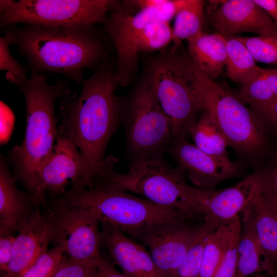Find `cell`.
<instances>
[{
    "label": "cell",
    "mask_w": 277,
    "mask_h": 277,
    "mask_svg": "<svg viewBox=\"0 0 277 277\" xmlns=\"http://www.w3.org/2000/svg\"><path fill=\"white\" fill-rule=\"evenodd\" d=\"M118 3L103 23L105 31L116 54L114 73L116 88L127 86L136 73L138 63L137 45L144 28L156 20L169 22L175 16L178 10L175 0H165L160 6L132 14L123 10Z\"/></svg>",
    "instance_id": "8fae6325"
},
{
    "label": "cell",
    "mask_w": 277,
    "mask_h": 277,
    "mask_svg": "<svg viewBox=\"0 0 277 277\" xmlns=\"http://www.w3.org/2000/svg\"><path fill=\"white\" fill-rule=\"evenodd\" d=\"M229 224L218 226L208 235L203 252L200 277H213L227 246Z\"/></svg>",
    "instance_id": "484cf974"
},
{
    "label": "cell",
    "mask_w": 277,
    "mask_h": 277,
    "mask_svg": "<svg viewBox=\"0 0 277 277\" xmlns=\"http://www.w3.org/2000/svg\"><path fill=\"white\" fill-rule=\"evenodd\" d=\"M271 277H275V276L274 275H273V276H271Z\"/></svg>",
    "instance_id": "60d3db41"
},
{
    "label": "cell",
    "mask_w": 277,
    "mask_h": 277,
    "mask_svg": "<svg viewBox=\"0 0 277 277\" xmlns=\"http://www.w3.org/2000/svg\"><path fill=\"white\" fill-rule=\"evenodd\" d=\"M114 73L105 63L81 83L79 96L72 90L60 100L58 135L97 167L106 163L108 144L121 121Z\"/></svg>",
    "instance_id": "7a4b0ae2"
},
{
    "label": "cell",
    "mask_w": 277,
    "mask_h": 277,
    "mask_svg": "<svg viewBox=\"0 0 277 277\" xmlns=\"http://www.w3.org/2000/svg\"><path fill=\"white\" fill-rule=\"evenodd\" d=\"M228 240L223 257L213 277H234L238 265V245L242 223L238 216L229 224Z\"/></svg>",
    "instance_id": "f1b7e54d"
},
{
    "label": "cell",
    "mask_w": 277,
    "mask_h": 277,
    "mask_svg": "<svg viewBox=\"0 0 277 277\" xmlns=\"http://www.w3.org/2000/svg\"><path fill=\"white\" fill-rule=\"evenodd\" d=\"M262 74L269 84L274 95L277 97V68H262Z\"/></svg>",
    "instance_id": "ab89813d"
},
{
    "label": "cell",
    "mask_w": 277,
    "mask_h": 277,
    "mask_svg": "<svg viewBox=\"0 0 277 277\" xmlns=\"http://www.w3.org/2000/svg\"><path fill=\"white\" fill-rule=\"evenodd\" d=\"M216 228L211 222L205 219L195 241L177 268L174 277H200L206 239Z\"/></svg>",
    "instance_id": "4316f807"
},
{
    "label": "cell",
    "mask_w": 277,
    "mask_h": 277,
    "mask_svg": "<svg viewBox=\"0 0 277 277\" xmlns=\"http://www.w3.org/2000/svg\"><path fill=\"white\" fill-rule=\"evenodd\" d=\"M4 35L0 37V70L6 71V79L14 86L26 81L27 70L12 56L9 47L12 45L11 35L3 32Z\"/></svg>",
    "instance_id": "4dcf8cb0"
},
{
    "label": "cell",
    "mask_w": 277,
    "mask_h": 277,
    "mask_svg": "<svg viewBox=\"0 0 277 277\" xmlns=\"http://www.w3.org/2000/svg\"><path fill=\"white\" fill-rule=\"evenodd\" d=\"M256 190L265 204L277 213V162L270 167L254 172Z\"/></svg>",
    "instance_id": "d6a6232c"
},
{
    "label": "cell",
    "mask_w": 277,
    "mask_h": 277,
    "mask_svg": "<svg viewBox=\"0 0 277 277\" xmlns=\"http://www.w3.org/2000/svg\"><path fill=\"white\" fill-rule=\"evenodd\" d=\"M186 221H173L154 225L136 236L150 250L155 265L165 277H174L176 271L195 241L199 227Z\"/></svg>",
    "instance_id": "4fadbf2b"
},
{
    "label": "cell",
    "mask_w": 277,
    "mask_h": 277,
    "mask_svg": "<svg viewBox=\"0 0 277 277\" xmlns=\"http://www.w3.org/2000/svg\"><path fill=\"white\" fill-rule=\"evenodd\" d=\"M11 260L4 277H21L48 251L51 240L49 213L42 214L38 207L18 228Z\"/></svg>",
    "instance_id": "2e32d148"
},
{
    "label": "cell",
    "mask_w": 277,
    "mask_h": 277,
    "mask_svg": "<svg viewBox=\"0 0 277 277\" xmlns=\"http://www.w3.org/2000/svg\"><path fill=\"white\" fill-rule=\"evenodd\" d=\"M277 25V0H254Z\"/></svg>",
    "instance_id": "f35d334b"
},
{
    "label": "cell",
    "mask_w": 277,
    "mask_h": 277,
    "mask_svg": "<svg viewBox=\"0 0 277 277\" xmlns=\"http://www.w3.org/2000/svg\"><path fill=\"white\" fill-rule=\"evenodd\" d=\"M98 261L74 260L64 256L52 277H100Z\"/></svg>",
    "instance_id": "836d02e7"
},
{
    "label": "cell",
    "mask_w": 277,
    "mask_h": 277,
    "mask_svg": "<svg viewBox=\"0 0 277 277\" xmlns=\"http://www.w3.org/2000/svg\"><path fill=\"white\" fill-rule=\"evenodd\" d=\"M53 206L86 211L100 223L111 225L134 238L154 225L186 221L194 217L104 183L91 188L71 187L67 189L57 196Z\"/></svg>",
    "instance_id": "277c9868"
},
{
    "label": "cell",
    "mask_w": 277,
    "mask_h": 277,
    "mask_svg": "<svg viewBox=\"0 0 277 277\" xmlns=\"http://www.w3.org/2000/svg\"><path fill=\"white\" fill-rule=\"evenodd\" d=\"M195 71L198 92L204 109L211 115L228 146L254 166L263 156L266 146V131L255 114L235 93L196 67Z\"/></svg>",
    "instance_id": "8992f818"
},
{
    "label": "cell",
    "mask_w": 277,
    "mask_h": 277,
    "mask_svg": "<svg viewBox=\"0 0 277 277\" xmlns=\"http://www.w3.org/2000/svg\"><path fill=\"white\" fill-rule=\"evenodd\" d=\"M242 212L250 221L262 248L275 268L277 266V213L265 204L256 189Z\"/></svg>",
    "instance_id": "603a6c76"
},
{
    "label": "cell",
    "mask_w": 277,
    "mask_h": 277,
    "mask_svg": "<svg viewBox=\"0 0 277 277\" xmlns=\"http://www.w3.org/2000/svg\"><path fill=\"white\" fill-rule=\"evenodd\" d=\"M234 277H248L261 272L273 274L274 267L262 248L249 219L243 215Z\"/></svg>",
    "instance_id": "44dd1931"
},
{
    "label": "cell",
    "mask_w": 277,
    "mask_h": 277,
    "mask_svg": "<svg viewBox=\"0 0 277 277\" xmlns=\"http://www.w3.org/2000/svg\"><path fill=\"white\" fill-rule=\"evenodd\" d=\"M101 183L132 192L160 206L173 208L194 216L204 214L185 175L177 167H170L164 157L140 158L130 161L128 170L117 173L114 168Z\"/></svg>",
    "instance_id": "52a82bcc"
},
{
    "label": "cell",
    "mask_w": 277,
    "mask_h": 277,
    "mask_svg": "<svg viewBox=\"0 0 277 277\" xmlns=\"http://www.w3.org/2000/svg\"><path fill=\"white\" fill-rule=\"evenodd\" d=\"M253 111L264 130H272L277 133V97L266 104L253 105Z\"/></svg>",
    "instance_id": "d590c367"
},
{
    "label": "cell",
    "mask_w": 277,
    "mask_h": 277,
    "mask_svg": "<svg viewBox=\"0 0 277 277\" xmlns=\"http://www.w3.org/2000/svg\"><path fill=\"white\" fill-rule=\"evenodd\" d=\"M207 19L224 36L244 32L277 36V25L254 0L222 1Z\"/></svg>",
    "instance_id": "5bb4252c"
},
{
    "label": "cell",
    "mask_w": 277,
    "mask_h": 277,
    "mask_svg": "<svg viewBox=\"0 0 277 277\" xmlns=\"http://www.w3.org/2000/svg\"><path fill=\"white\" fill-rule=\"evenodd\" d=\"M100 277H128L123 272L117 271L113 263L109 259L102 256L97 262Z\"/></svg>",
    "instance_id": "74e56055"
},
{
    "label": "cell",
    "mask_w": 277,
    "mask_h": 277,
    "mask_svg": "<svg viewBox=\"0 0 277 277\" xmlns=\"http://www.w3.org/2000/svg\"><path fill=\"white\" fill-rule=\"evenodd\" d=\"M115 162V157L109 155L103 166L95 167L72 142L58 135L51 153L39 171L31 197L35 205L44 206L47 191L54 197L63 193L69 183L76 188H92Z\"/></svg>",
    "instance_id": "30bf717a"
},
{
    "label": "cell",
    "mask_w": 277,
    "mask_h": 277,
    "mask_svg": "<svg viewBox=\"0 0 277 277\" xmlns=\"http://www.w3.org/2000/svg\"><path fill=\"white\" fill-rule=\"evenodd\" d=\"M15 238L12 234L0 236V268L3 273L11 260Z\"/></svg>",
    "instance_id": "8d00e7d4"
},
{
    "label": "cell",
    "mask_w": 277,
    "mask_h": 277,
    "mask_svg": "<svg viewBox=\"0 0 277 277\" xmlns=\"http://www.w3.org/2000/svg\"><path fill=\"white\" fill-rule=\"evenodd\" d=\"M181 46L151 58L145 80L170 120L172 140L187 136L204 110L195 66L188 53L179 50Z\"/></svg>",
    "instance_id": "5b68a950"
},
{
    "label": "cell",
    "mask_w": 277,
    "mask_h": 277,
    "mask_svg": "<svg viewBox=\"0 0 277 277\" xmlns=\"http://www.w3.org/2000/svg\"><path fill=\"white\" fill-rule=\"evenodd\" d=\"M95 27L10 25L3 27V32L11 35L31 74L58 73L82 83L84 71L98 69L108 54L107 44Z\"/></svg>",
    "instance_id": "6da1fadb"
},
{
    "label": "cell",
    "mask_w": 277,
    "mask_h": 277,
    "mask_svg": "<svg viewBox=\"0 0 277 277\" xmlns=\"http://www.w3.org/2000/svg\"><path fill=\"white\" fill-rule=\"evenodd\" d=\"M117 3L111 0H1L0 25L56 27L103 24Z\"/></svg>",
    "instance_id": "9c48e42d"
},
{
    "label": "cell",
    "mask_w": 277,
    "mask_h": 277,
    "mask_svg": "<svg viewBox=\"0 0 277 277\" xmlns=\"http://www.w3.org/2000/svg\"><path fill=\"white\" fill-rule=\"evenodd\" d=\"M121 120L131 160L163 157L172 140L170 120L144 81L126 101L120 97Z\"/></svg>",
    "instance_id": "ba28073f"
},
{
    "label": "cell",
    "mask_w": 277,
    "mask_h": 277,
    "mask_svg": "<svg viewBox=\"0 0 277 277\" xmlns=\"http://www.w3.org/2000/svg\"><path fill=\"white\" fill-rule=\"evenodd\" d=\"M226 39V75L232 81L242 84L259 74L262 68L246 46L234 35Z\"/></svg>",
    "instance_id": "cb8c5ba5"
},
{
    "label": "cell",
    "mask_w": 277,
    "mask_h": 277,
    "mask_svg": "<svg viewBox=\"0 0 277 277\" xmlns=\"http://www.w3.org/2000/svg\"><path fill=\"white\" fill-rule=\"evenodd\" d=\"M173 41L172 29L169 22L152 21L143 29L137 45V53H148L167 46Z\"/></svg>",
    "instance_id": "83f0119b"
},
{
    "label": "cell",
    "mask_w": 277,
    "mask_h": 277,
    "mask_svg": "<svg viewBox=\"0 0 277 277\" xmlns=\"http://www.w3.org/2000/svg\"><path fill=\"white\" fill-rule=\"evenodd\" d=\"M187 41L188 54L194 65L215 81L226 64V37L220 33L202 31Z\"/></svg>",
    "instance_id": "ffe728a7"
},
{
    "label": "cell",
    "mask_w": 277,
    "mask_h": 277,
    "mask_svg": "<svg viewBox=\"0 0 277 277\" xmlns=\"http://www.w3.org/2000/svg\"><path fill=\"white\" fill-rule=\"evenodd\" d=\"M204 4L202 0H182L172 28L173 48L181 46L183 40L203 31L205 19Z\"/></svg>",
    "instance_id": "d4e9b609"
},
{
    "label": "cell",
    "mask_w": 277,
    "mask_h": 277,
    "mask_svg": "<svg viewBox=\"0 0 277 277\" xmlns=\"http://www.w3.org/2000/svg\"><path fill=\"white\" fill-rule=\"evenodd\" d=\"M235 36L246 46L255 61L277 65V36Z\"/></svg>",
    "instance_id": "1f68e13d"
},
{
    "label": "cell",
    "mask_w": 277,
    "mask_h": 277,
    "mask_svg": "<svg viewBox=\"0 0 277 277\" xmlns=\"http://www.w3.org/2000/svg\"><path fill=\"white\" fill-rule=\"evenodd\" d=\"M256 188L253 172L227 188L209 190L194 187V192L204 210L205 219L217 227L230 223L239 216L250 202Z\"/></svg>",
    "instance_id": "e0dca14e"
},
{
    "label": "cell",
    "mask_w": 277,
    "mask_h": 277,
    "mask_svg": "<svg viewBox=\"0 0 277 277\" xmlns=\"http://www.w3.org/2000/svg\"><path fill=\"white\" fill-rule=\"evenodd\" d=\"M189 134L199 149L227 167L240 171L241 166L228 156L226 138L207 110H203Z\"/></svg>",
    "instance_id": "7402d4cb"
},
{
    "label": "cell",
    "mask_w": 277,
    "mask_h": 277,
    "mask_svg": "<svg viewBox=\"0 0 277 277\" xmlns=\"http://www.w3.org/2000/svg\"><path fill=\"white\" fill-rule=\"evenodd\" d=\"M261 71L257 76L242 84L238 92L235 93L249 106L266 104L276 98Z\"/></svg>",
    "instance_id": "f546056e"
},
{
    "label": "cell",
    "mask_w": 277,
    "mask_h": 277,
    "mask_svg": "<svg viewBox=\"0 0 277 277\" xmlns=\"http://www.w3.org/2000/svg\"><path fill=\"white\" fill-rule=\"evenodd\" d=\"M49 213L51 240L68 258L78 260L99 261L102 245L99 221L84 210L53 206Z\"/></svg>",
    "instance_id": "7c38bea8"
},
{
    "label": "cell",
    "mask_w": 277,
    "mask_h": 277,
    "mask_svg": "<svg viewBox=\"0 0 277 277\" xmlns=\"http://www.w3.org/2000/svg\"><path fill=\"white\" fill-rule=\"evenodd\" d=\"M176 161L178 167L195 187L214 190L221 182L238 174L190 143L187 136L173 139L168 149Z\"/></svg>",
    "instance_id": "9a60e30c"
},
{
    "label": "cell",
    "mask_w": 277,
    "mask_h": 277,
    "mask_svg": "<svg viewBox=\"0 0 277 277\" xmlns=\"http://www.w3.org/2000/svg\"><path fill=\"white\" fill-rule=\"evenodd\" d=\"M24 96L26 126L24 140L9 153L15 180L33 192L39 171L54 147L58 136L55 103L72 90L68 81L48 83L45 74H32L15 86Z\"/></svg>",
    "instance_id": "3957f363"
},
{
    "label": "cell",
    "mask_w": 277,
    "mask_h": 277,
    "mask_svg": "<svg viewBox=\"0 0 277 277\" xmlns=\"http://www.w3.org/2000/svg\"><path fill=\"white\" fill-rule=\"evenodd\" d=\"M57 247L43 254L21 277H52L64 258Z\"/></svg>",
    "instance_id": "e575fe53"
},
{
    "label": "cell",
    "mask_w": 277,
    "mask_h": 277,
    "mask_svg": "<svg viewBox=\"0 0 277 277\" xmlns=\"http://www.w3.org/2000/svg\"><path fill=\"white\" fill-rule=\"evenodd\" d=\"M102 245L107 249L113 264L128 277H165L143 245L116 227L101 223Z\"/></svg>",
    "instance_id": "ac0fdd59"
},
{
    "label": "cell",
    "mask_w": 277,
    "mask_h": 277,
    "mask_svg": "<svg viewBox=\"0 0 277 277\" xmlns=\"http://www.w3.org/2000/svg\"><path fill=\"white\" fill-rule=\"evenodd\" d=\"M6 159H0V236L12 234L37 209L31 197L19 190Z\"/></svg>",
    "instance_id": "d6986e66"
}]
</instances>
